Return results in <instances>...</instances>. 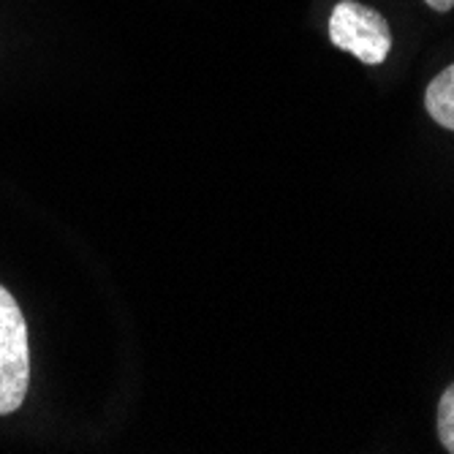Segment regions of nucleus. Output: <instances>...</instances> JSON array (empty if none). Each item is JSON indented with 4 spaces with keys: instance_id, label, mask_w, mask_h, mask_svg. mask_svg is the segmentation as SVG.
I'll list each match as a JSON object with an SVG mask.
<instances>
[{
    "instance_id": "nucleus-1",
    "label": "nucleus",
    "mask_w": 454,
    "mask_h": 454,
    "mask_svg": "<svg viewBox=\"0 0 454 454\" xmlns=\"http://www.w3.org/2000/svg\"><path fill=\"white\" fill-rule=\"evenodd\" d=\"M30 387V343L25 316L6 286H0V417L22 408Z\"/></svg>"
},
{
    "instance_id": "nucleus-2",
    "label": "nucleus",
    "mask_w": 454,
    "mask_h": 454,
    "mask_svg": "<svg viewBox=\"0 0 454 454\" xmlns=\"http://www.w3.org/2000/svg\"><path fill=\"white\" fill-rule=\"evenodd\" d=\"M326 33L338 50L364 66H381L392 52V27L387 17L356 0H340L329 14Z\"/></svg>"
},
{
    "instance_id": "nucleus-3",
    "label": "nucleus",
    "mask_w": 454,
    "mask_h": 454,
    "mask_svg": "<svg viewBox=\"0 0 454 454\" xmlns=\"http://www.w3.org/2000/svg\"><path fill=\"white\" fill-rule=\"evenodd\" d=\"M425 109L441 129L454 131V63L446 66L427 85Z\"/></svg>"
},
{
    "instance_id": "nucleus-4",
    "label": "nucleus",
    "mask_w": 454,
    "mask_h": 454,
    "mask_svg": "<svg viewBox=\"0 0 454 454\" xmlns=\"http://www.w3.org/2000/svg\"><path fill=\"white\" fill-rule=\"evenodd\" d=\"M438 438L449 454H454V381L438 400Z\"/></svg>"
},
{
    "instance_id": "nucleus-5",
    "label": "nucleus",
    "mask_w": 454,
    "mask_h": 454,
    "mask_svg": "<svg viewBox=\"0 0 454 454\" xmlns=\"http://www.w3.org/2000/svg\"><path fill=\"white\" fill-rule=\"evenodd\" d=\"M425 4H427L433 12H438V14H446V12L454 9V0H425Z\"/></svg>"
}]
</instances>
